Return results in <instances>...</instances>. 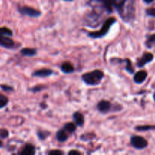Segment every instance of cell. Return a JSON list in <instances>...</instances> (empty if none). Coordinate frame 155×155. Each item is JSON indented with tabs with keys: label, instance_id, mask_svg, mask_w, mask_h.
<instances>
[{
	"label": "cell",
	"instance_id": "obj_1",
	"mask_svg": "<svg viewBox=\"0 0 155 155\" xmlns=\"http://www.w3.org/2000/svg\"><path fill=\"white\" fill-rule=\"evenodd\" d=\"M104 77V73L100 70H95L91 73L83 74L82 78L83 80L88 85L94 86L99 83V82Z\"/></svg>",
	"mask_w": 155,
	"mask_h": 155
},
{
	"label": "cell",
	"instance_id": "obj_2",
	"mask_svg": "<svg viewBox=\"0 0 155 155\" xmlns=\"http://www.w3.org/2000/svg\"><path fill=\"white\" fill-rule=\"evenodd\" d=\"M115 21H116V19H115V18H108V19L106 20L105 22L104 23L101 30H98V31L97 32H92V33H89V36H90V37L92 38H95H95H101L102 37V36H105L107 33V32L109 31V30H110V27L114 24Z\"/></svg>",
	"mask_w": 155,
	"mask_h": 155
},
{
	"label": "cell",
	"instance_id": "obj_3",
	"mask_svg": "<svg viewBox=\"0 0 155 155\" xmlns=\"http://www.w3.org/2000/svg\"><path fill=\"white\" fill-rule=\"evenodd\" d=\"M131 144L137 149H143L148 146V142L142 136H134L131 138Z\"/></svg>",
	"mask_w": 155,
	"mask_h": 155
},
{
	"label": "cell",
	"instance_id": "obj_4",
	"mask_svg": "<svg viewBox=\"0 0 155 155\" xmlns=\"http://www.w3.org/2000/svg\"><path fill=\"white\" fill-rule=\"evenodd\" d=\"M19 12L23 15L33 17V18H38L41 15V12L39 11L36 10L31 7H27V6H24L19 8Z\"/></svg>",
	"mask_w": 155,
	"mask_h": 155
},
{
	"label": "cell",
	"instance_id": "obj_5",
	"mask_svg": "<svg viewBox=\"0 0 155 155\" xmlns=\"http://www.w3.org/2000/svg\"><path fill=\"white\" fill-rule=\"evenodd\" d=\"M154 58V55H153L151 53H145V54L142 55V58L138 60L137 61V65L139 68H142V67L145 66L146 64L149 63Z\"/></svg>",
	"mask_w": 155,
	"mask_h": 155
},
{
	"label": "cell",
	"instance_id": "obj_6",
	"mask_svg": "<svg viewBox=\"0 0 155 155\" xmlns=\"http://www.w3.org/2000/svg\"><path fill=\"white\" fill-rule=\"evenodd\" d=\"M0 45L5 48H12L15 46V42L9 36H0Z\"/></svg>",
	"mask_w": 155,
	"mask_h": 155
},
{
	"label": "cell",
	"instance_id": "obj_7",
	"mask_svg": "<svg viewBox=\"0 0 155 155\" xmlns=\"http://www.w3.org/2000/svg\"><path fill=\"white\" fill-rule=\"evenodd\" d=\"M110 107H111L110 103L106 100H102L98 104V109L101 113H107L110 110Z\"/></svg>",
	"mask_w": 155,
	"mask_h": 155
},
{
	"label": "cell",
	"instance_id": "obj_8",
	"mask_svg": "<svg viewBox=\"0 0 155 155\" xmlns=\"http://www.w3.org/2000/svg\"><path fill=\"white\" fill-rule=\"evenodd\" d=\"M147 76H148V74H147L146 71H139V72L136 73V75L134 76L133 80H134V81L136 82V83H142L146 80Z\"/></svg>",
	"mask_w": 155,
	"mask_h": 155
},
{
	"label": "cell",
	"instance_id": "obj_9",
	"mask_svg": "<svg viewBox=\"0 0 155 155\" xmlns=\"http://www.w3.org/2000/svg\"><path fill=\"white\" fill-rule=\"evenodd\" d=\"M53 74V71L50 69H42L36 71L33 74V77H47Z\"/></svg>",
	"mask_w": 155,
	"mask_h": 155
},
{
	"label": "cell",
	"instance_id": "obj_10",
	"mask_svg": "<svg viewBox=\"0 0 155 155\" xmlns=\"http://www.w3.org/2000/svg\"><path fill=\"white\" fill-rule=\"evenodd\" d=\"M35 154V148L32 145H27L21 151V154L22 155H33Z\"/></svg>",
	"mask_w": 155,
	"mask_h": 155
},
{
	"label": "cell",
	"instance_id": "obj_11",
	"mask_svg": "<svg viewBox=\"0 0 155 155\" xmlns=\"http://www.w3.org/2000/svg\"><path fill=\"white\" fill-rule=\"evenodd\" d=\"M73 117H74V120L76 124H77V125L82 127L83 123H84V117H83V114H80V112H76V113H74Z\"/></svg>",
	"mask_w": 155,
	"mask_h": 155
},
{
	"label": "cell",
	"instance_id": "obj_12",
	"mask_svg": "<svg viewBox=\"0 0 155 155\" xmlns=\"http://www.w3.org/2000/svg\"><path fill=\"white\" fill-rule=\"evenodd\" d=\"M61 71L65 74H71L74 72V68L70 62H65L61 65Z\"/></svg>",
	"mask_w": 155,
	"mask_h": 155
},
{
	"label": "cell",
	"instance_id": "obj_13",
	"mask_svg": "<svg viewBox=\"0 0 155 155\" xmlns=\"http://www.w3.org/2000/svg\"><path fill=\"white\" fill-rule=\"evenodd\" d=\"M126 1L127 0H111V2L113 6L116 8L117 10L122 11L123 8H124V5H125Z\"/></svg>",
	"mask_w": 155,
	"mask_h": 155
},
{
	"label": "cell",
	"instance_id": "obj_14",
	"mask_svg": "<svg viewBox=\"0 0 155 155\" xmlns=\"http://www.w3.org/2000/svg\"><path fill=\"white\" fill-rule=\"evenodd\" d=\"M21 53L24 56H30V57H31V56L35 55L36 54V51L35 49H33V48H25L21 49Z\"/></svg>",
	"mask_w": 155,
	"mask_h": 155
},
{
	"label": "cell",
	"instance_id": "obj_15",
	"mask_svg": "<svg viewBox=\"0 0 155 155\" xmlns=\"http://www.w3.org/2000/svg\"><path fill=\"white\" fill-rule=\"evenodd\" d=\"M56 138H57L58 141L61 142H64L68 139V136H67L66 133L64 130H59L56 133Z\"/></svg>",
	"mask_w": 155,
	"mask_h": 155
},
{
	"label": "cell",
	"instance_id": "obj_16",
	"mask_svg": "<svg viewBox=\"0 0 155 155\" xmlns=\"http://www.w3.org/2000/svg\"><path fill=\"white\" fill-rule=\"evenodd\" d=\"M13 35V32L12 30L6 27H0V36H12Z\"/></svg>",
	"mask_w": 155,
	"mask_h": 155
},
{
	"label": "cell",
	"instance_id": "obj_17",
	"mask_svg": "<svg viewBox=\"0 0 155 155\" xmlns=\"http://www.w3.org/2000/svg\"><path fill=\"white\" fill-rule=\"evenodd\" d=\"M8 98L5 95L0 94V109L5 107L8 104Z\"/></svg>",
	"mask_w": 155,
	"mask_h": 155
},
{
	"label": "cell",
	"instance_id": "obj_18",
	"mask_svg": "<svg viewBox=\"0 0 155 155\" xmlns=\"http://www.w3.org/2000/svg\"><path fill=\"white\" fill-rule=\"evenodd\" d=\"M76 125L73 123H68L67 124H65L64 126V129L69 133H74V131L76 130Z\"/></svg>",
	"mask_w": 155,
	"mask_h": 155
},
{
	"label": "cell",
	"instance_id": "obj_19",
	"mask_svg": "<svg viewBox=\"0 0 155 155\" xmlns=\"http://www.w3.org/2000/svg\"><path fill=\"white\" fill-rule=\"evenodd\" d=\"M151 129H155V127L152 126H142V127H136V130L139 131H146L148 130H151Z\"/></svg>",
	"mask_w": 155,
	"mask_h": 155
},
{
	"label": "cell",
	"instance_id": "obj_20",
	"mask_svg": "<svg viewBox=\"0 0 155 155\" xmlns=\"http://www.w3.org/2000/svg\"><path fill=\"white\" fill-rule=\"evenodd\" d=\"M155 45V34L151 36L147 42V45H148V47H152L151 45Z\"/></svg>",
	"mask_w": 155,
	"mask_h": 155
},
{
	"label": "cell",
	"instance_id": "obj_21",
	"mask_svg": "<svg viewBox=\"0 0 155 155\" xmlns=\"http://www.w3.org/2000/svg\"><path fill=\"white\" fill-rule=\"evenodd\" d=\"M49 135V133H47V132H44V131H41L39 133H38V136L39 137L40 139H45V138L47 137V136Z\"/></svg>",
	"mask_w": 155,
	"mask_h": 155
},
{
	"label": "cell",
	"instance_id": "obj_22",
	"mask_svg": "<svg viewBox=\"0 0 155 155\" xmlns=\"http://www.w3.org/2000/svg\"><path fill=\"white\" fill-rule=\"evenodd\" d=\"M146 14L148 16L151 17H155V8H148L146 10Z\"/></svg>",
	"mask_w": 155,
	"mask_h": 155
},
{
	"label": "cell",
	"instance_id": "obj_23",
	"mask_svg": "<svg viewBox=\"0 0 155 155\" xmlns=\"http://www.w3.org/2000/svg\"><path fill=\"white\" fill-rule=\"evenodd\" d=\"M127 62H128V64L127 65V68H126V69H127V71H129L130 74H133V73L134 72V71H133V68H132V66H131V62H130V61L128 60V59H127Z\"/></svg>",
	"mask_w": 155,
	"mask_h": 155
},
{
	"label": "cell",
	"instance_id": "obj_24",
	"mask_svg": "<svg viewBox=\"0 0 155 155\" xmlns=\"http://www.w3.org/2000/svg\"><path fill=\"white\" fill-rule=\"evenodd\" d=\"M0 136L1 138H3V139H5L8 136V132L6 130H1V133H0Z\"/></svg>",
	"mask_w": 155,
	"mask_h": 155
},
{
	"label": "cell",
	"instance_id": "obj_25",
	"mask_svg": "<svg viewBox=\"0 0 155 155\" xmlns=\"http://www.w3.org/2000/svg\"><path fill=\"white\" fill-rule=\"evenodd\" d=\"M48 154L49 155H62L63 154V152L59 150H54V151H51L48 152Z\"/></svg>",
	"mask_w": 155,
	"mask_h": 155
},
{
	"label": "cell",
	"instance_id": "obj_26",
	"mask_svg": "<svg viewBox=\"0 0 155 155\" xmlns=\"http://www.w3.org/2000/svg\"><path fill=\"white\" fill-rule=\"evenodd\" d=\"M0 88H1L2 90L4 91H12L13 90V89H12V87H11V86H6V85H0Z\"/></svg>",
	"mask_w": 155,
	"mask_h": 155
},
{
	"label": "cell",
	"instance_id": "obj_27",
	"mask_svg": "<svg viewBox=\"0 0 155 155\" xmlns=\"http://www.w3.org/2000/svg\"><path fill=\"white\" fill-rule=\"evenodd\" d=\"M69 155H80V152L78 151H71L68 153Z\"/></svg>",
	"mask_w": 155,
	"mask_h": 155
},
{
	"label": "cell",
	"instance_id": "obj_28",
	"mask_svg": "<svg viewBox=\"0 0 155 155\" xmlns=\"http://www.w3.org/2000/svg\"><path fill=\"white\" fill-rule=\"evenodd\" d=\"M144 1H145L146 3H151V2H152L154 0H144Z\"/></svg>",
	"mask_w": 155,
	"mask_h": 155
},
{
	"label": "cell",
	"instance_id": "obj_29",
	"mask_svg": "<svg viewBox=\"0 0 155 155\" xmlns=\"http://www.w3.org/2000/svg\"><path fill=\"white\" fill-rule=\"evenodd\" d=\"M2 144L1 140H0V148H1V147H2Z\"/></svg>",
	"mask_w": 155,
	"mask_h": 155
},
{
	"label": "cell",
	"instance_id": "obj_30",
	"mask_svg": "<svg viewBox=\"0 0 155 155\" xmlns=\"http://www.w3.org/2000/svg\"><path fill=\"white\" fill-rule=\"evenodd\" d=\"M154 101H155V92H154Z\"/></svg>",
	"mask_w": 155,
	"mask_h": 155
},
{
	"label": "cell",
	"instance_id": "obj_31",
	"mask_svg": "<svg viewBox=\"0 0 155 155\" xmlns=\"http://www.w3.org/2000/svg\"><path fill=\"white\" fill-rule=\"evenodd\" d=\"M66 1H72V0H66Z\"/></svg>",
	"mask_w": 155,
	"mask_h": 155
}]
</instances>
